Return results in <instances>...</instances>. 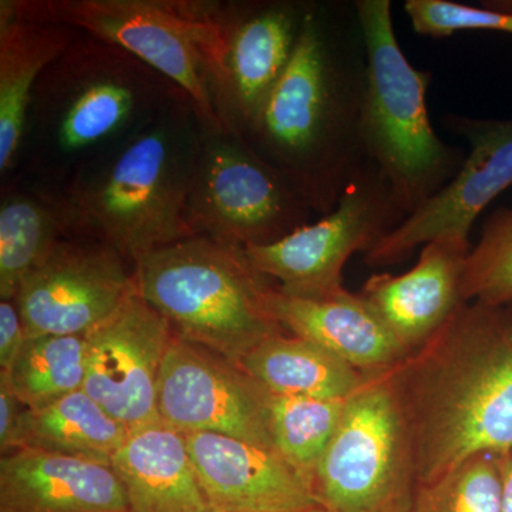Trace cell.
I'll list each match as a JSON object with an SVG mask.
<instances>
[{"label":"cell","mask_w":512,"mask_h":512,"mask_svg":"<svg viewBox=\"0 0 512 512\" xmlns=\"http://www.w3.org/2000/svg\"><path fill=\"white\" fill-rule=\"evenodd\" d=\"M366 64L355 0H312L291 62L242 136L320 217L367 161Z\"/></svg>","instance_id":"cell-1"},{"label":"cell","mask_w":512,"mask_h":512,"mask_svg":"<svg viewBox=\"0 0 512 512\" xmlns=\"http://www.w3.org/2000/svg\"><path fill=\"white\" fill-rule=\"evenodd\" d=\"M417 487L512 448V302H467L389 370Z\"/></svg>","instance_id":"cell-2"},{"label":"cell","mask_w":512,"mask_h":512,"mask_svg":"<svg viewBox=\"0 0 512 512\" xmlns=\"http://www.w3.org/2000/svg\"><path fill=\"white\" fill-rule=\"evenodd\" d=\"M185 100L131 53L82 33L37 83L15 175L62 190Z\"/></svg>","instance_id":"cell-3"},{"label":"cell","mask_w":512,"mask_h":512,"mask_svg":"<svg viewBox=\"0 0 512 512\" xmlns=\"http://www.w3.org/2000/svg\"><path fill=\"white\" fill-rule=\"evenodd\" d=\"M204 126L190 100L175 104L119 150L62 188L79 235L104 242L131 266L197 237L188 200Z\"/></svg>","instance_id":"cell-4"},{"label":"cell","mask_w":512,"mask_h":512,"mask_svg":"<svg viewBox=\"0 0 512 512\" xmlns=\"http://www.w3.org/2000/svg\"><path fill=\"white\" fill-rule=\"evenodd\" d=\"M134 282L175 336L238 366L259 343L286 332L269 311L274 284L256 271L244 248L184 239L141 259Z\"/></svg>","instance_id":"cell-5"},{"label":"cell","mask_w":512,"mask_h":512,"mask_svg":"<svg viewBox=\"0 0 512 512\" xmlns=\"http://www.w3.org/2000/svg\"><path fill=\"white\" fill-rule=\"evenodd\" d=\"M23 18L59 23L131 53L190 99L202 126L217 109L227 3L204 0H2Z\"/></svg>","instance_id":"cell-6"},{"label":"cell","mask_w":512,"mask_h":512,"mask_svg":"<svg viewBox=\"0 0 512 512\" xmlns=\"http://www.w3.org/2000/svg\"><path fill=\"white\" fill-rule=\"evenodd\" d=\"M366 46L362 141L367 160L413 214L460 170L466 154L436 134L427 110L431 73L404 56L390 0H355Z\"/></svg>","instance_id":"cell-7"},{"label":"cell","mask_w":512,"mask_h":512,"mask_svg":"<svg viewBox=\"0 0 512 512\" xmlns=\"http://www.w3.org/2000/svg\"><path fill=\"white\" fill-rule=\"evenodd\" d=\"M313 487L329 512H406L417 488L409 434L389 372L346 399Z\"/></svg>","instance_id":"cell-8"},{"label":"cell","mask_w":512,"mask_h":512,"mask_svg":"<svg viewBox=\"0 0 512 512\" xmlns=\"http://www.w3.org/2000/svg\"><path fill=\"white\" fill-rule=\"evenodd\" d=\"M313 215L305 198L244 138L204 128L188 200L197 237L262 247L311 224Z\"/></svg>","instance_id":"cell-9"},{"label":"cell","mask_w":512,"mask_h":512,"mask_svg":"<svg viewBox=\"0 0 512 512\" xmlns=\"http://www.w3.org/2000/svg\"><path fill=\"white\" fill-rule=\"evenodd\" d=\"M407 217L386 175L367 160L329 214L274 244L245 248V254L286 295H328L345 288L343 268L356 252L365 254Z\"/></svg>","instance_id":"cell-10"},{"label":"cell","mask_w":512,"mask_h":512,"mask_svg":"<svg viewBox=\"0 0 512 512\" xmlns=\"http://www.w3.org/2000/svg\"><path fill=\"white\" fill-rule=\"evenodd\" d=\"M444 126L470 146L460 170L446 187L363 254L367 265L400 264L417 248L439 238H470L481 212L511 187L512 119L447 114Z\"/></svg>","instance_id":"cell-11"},{"label":"cell","mask_w":512,"mask_h":512,"mask_svg":"<svg viewBox=\"0 0 512 512\" xmlns=\"http://www.w3.org/2000/svg\"><path fill=\"white\" fill-rule=\"evenodd\" d=\"M136 292L134 268L86 235L60 241L23 281L18 303L26 338L86 335Z\"/></svg>","instance_id":"cell-12"},{"label":"cell","mask_w":512,"mask_h":512,"mask_svg":"<svg viewBox=\"0 0 512 512\" xmlns=\"http://www.w3.org/2000/svg\"><path fill=\"white\" fill-rule=\"evenodd\" d=\"M269 397L237 363L178 336L171 340L158 377L157 410L174 429L222 434L275 450Z\"/></svg>","instance_id":"cell-13"},{"label":"cell","mask_w":512,"mask_h":512,"mask_svg":"<svg viewBox=\"0 0 512 512\" xmlns=\"http://www.w3.org/2000/svg\"><path fill=\"white\" fill-rule=\"evenodd\" d=\"M174 332L136 292L86 333L83 390L128 430L160 419L158 377Z\"/></svg>","instance_id":"cell-14"},{"label":"cell","mask_w":512,"mask_h":512,"mask_svg":"<svg viewBox=\"0 0 512 512\" xmlns=\"http://www.w3.org/2000/svg\"><path fill=\"white\" fill-rule=\"evenodd\" d=\"M306 0L229 2L217 109L225 130L244 136L291 62Z\"/></svg>","instance_id":"cell-15"},{"label":"cell","mask_w":512,"mask_h":512,"mask_svg":"<svg viewBox=\"0 0 512 512\" xmlns=\"http://www.w3.org/2000/svg\"><path fill=\"white\" fill-rule=\"evenodd\" d=\"M212 512H305L315 487L278 451L215 433H184Z\"/></svg>","instance_id":"cell-16"},{"label":"cell","mask_w":512,"mask_h":512,"mask_svg":"<svg viewBox=\"0 0 512 512\" xmlns=\"http://www.w3.org/2000/svg\"><path fill=\"white\" fill-rule=\"evenodd\" d=\"M470 251L468 239H436L424 245L410 271L370 276L359 291L407 356L426 345L467 303L461 281Z\"/></svg>","instance_id":"cell-17"},{"label":"cell","mask_w":512,"mask_h":512,"mask_svg":"<svg viewBox=\"0 0 512 512\" xmlns=\"http://www.w3.org/2000/svg\"><path fill=\"white\" fill-rule=\"evenodd\" d=\"M268 306L276 322L299 338L318 343L363 375L389 372L407 357L375 309L359 292L286 295L272 286Z\"/></svg>","instance_id":"cell-18"},{"label":"cell","mask_w":512,"mask_h":512,"mask_svg":"<svg viewBox=\"0 0 512 512\" xmlns=\"http://www.w3.org/2000/svg\"><path fill=\"white\" fill-rule=\"evenodd\" d=\"M0 512H130L113 468L18 448L0 460Z\"/></svg>","instance_id":"cell-19"},{"label":"cell","mask_w":512,"mask_h":512,"mask_svg":"<svg viewBox=\"0 0 512 512\" xmlns=\"http://www.w3.org/2000/svg\"><path fill=\"white\" fill-rule=\"evenodd\" d=\"M59 23L23 18L0 2V174L18 170L26 121L40 77L82 36Z\"/></svg>","instance_id":"cell-20"},{"label":"cell","mask_w":512,"mask_h":512,"mask_svg":"<svg viewBox=\"0 0 512 512\" xmlns=\"http://www.w3.org/2000/svg\"><path fill=\"white\" fill-rule=\"evenodd\" d=\"M111 468L123 484L130 512H212L184 433L161 419L131 430Z\"/></svg>","instance_id":"cell-21"},{"label":"cell","mask_w":512,"mask_h":512,"mask_svg":"<svg viewBox=\"0 0 512 512\" xmlns=\"http://www.w3.org/2000/svg\"><path fill=\"white\" fill-rule=\"evenodd\" d=\"M79 235L59 188L13 175L0 201V298L15 301L23 281L63 239Z\"/></svg>","instance_id":"cell-22"},{"label":"cell","mask_w":512,"mask_h":512,"mask_svg":"<svg viewBox=\"0 0 512 512\" xmlns=\"http://www.w3.org/2000/svg\"><path fill=\"white\" fill-rule=\"evenodd\" d=\"M239 367L276 396L346 400L366 379L328 349L288 332L259 343Z\"/></svg>","instance_id":"cell-23"},{"label":"cell","mask_w":512,"mask_h":512,"mask_svg":"<svg viewBox=\"0 0 512 512\" xmlns=\"http://www.w3.org/2000/svg\"><path fill=\"white\" fill-rule=\"evenodd\" d=\"M128 434L123 423L82 389L40 409H26L15 450L29 448L111 467Z\"/></svg>","instance_id":"cell-24"},{"label":"cell","mask_w":512,"mask_h":512,"mask_svg":"<svg viewBox=\"0 0 512 512\" xmlns=\"http://www.w3.org/2000/svg\"><path fill=\"white\" fill-rule=\"evenodd\" d=\"M3 373L26 409H40L56 402L83 389L86 335L26 338L18 356Z\"/></svg>","instance_id":"cell-25"},{"label":"cell","mask_w":512,"mask_h":512,"mask_svg":"<svg viewBox=\"0 0 512 512\" xmlns=\"http://www.w3.org/2000/svg\"><path fill=\"white\" fill-rule=\"evenodd\" d=\"M346 400L269 397V430L275 450L313 483L320 458L335 436Z\"/></svg>","instance_id":"cell-26"},{"label":"cell","mask_w":512,"mask_h":512,"mask_svg":"<svg viewBox=\"0 0 512 512\" xmlns=\"http://www.w3.org/2000/svg\"><path fill=\"white\" fill-rule=\"evenodd\" d=\"M406 512H503L497 454H480L419 485Z\"/></svg>","instance_id":"cell-27"},{"label":"cell","mask_w":512,"mask_h":512,"mask_svg":"<svg viewBox=\"0 0 512 512\" xmlns=\"http://www.w3.org/2000/svg\"><path fill=\"white\" fill-rule=\"evenodd\" d=\"M461 292L466 302H512V207L501 208L485 221L467 256Z\"/></svg>","instance_id":"cell-28"},{"label":"cell","mask_w":512,"mask_h":512,"mask_svg":"<svg viewBox=\"0 0 512 512\" xmlns=\"http://www.w3.org/2000/svg\"><path fill=\"white\" fill-rule=\"evenodd\" d=\"M483 5L480 8L450 0H407L404 12L412 22L414 32L433 39L471 30L512 35V10L498 8L493 2Z\"/></svg>","instance_id":"cell-29"},{"label":"cell","mask_w":512,"mask_h":512,"mask_svg":"<svg viewBox=\"0 0 512 512\" xmlns=\"http://www.w3.org/2000/svg\"><path fill=\"white\" fill-rule=\"evenodd\" d=\"M26 340L16 301H0V370H8Z\"/></svg>","instance_id":"cell-30"},{"label":"cell","mask_w":512,"mask_h":512,"mask_svg":"<svg viewBox=\"0 0 512 512\" xmlns=\"http://www.w3.org/2000/svg\"><path fill=\"white\" fill-rule=\"evenodd\" d=\"M25 404L13 393L5 373L0 372V451L8 454L15 450Z\"/></svg>","instance_id":"cell-31"},{"label":"cell","mask_w":512,"mask_h":512,"mask_svg":"<svg viewBox=\"0 0 512 512\" xmlns=\"http://www.w3.org/2000/svg\"><path fill=\"white\" fill-rule=\"evenodd\" d=\"M501 477L503 512H512V448L497 454Z\"/></svg>","instance_id":"cell-32"},{"label":"cell","mask_w":512,"mask_h":512,"mask_svg":"<svg viewBox=\"0 0 512 512\" xmlns=\"http://www.w3.org/2000/svg\"><path fill=\"white\" fill-rule=\"evenodd\" d=\"M305 512H329V511L326 510V508L320 507V508H315V510L305 511Z\"/></svg>","instance_id":"cell-33"}]
</instances>
